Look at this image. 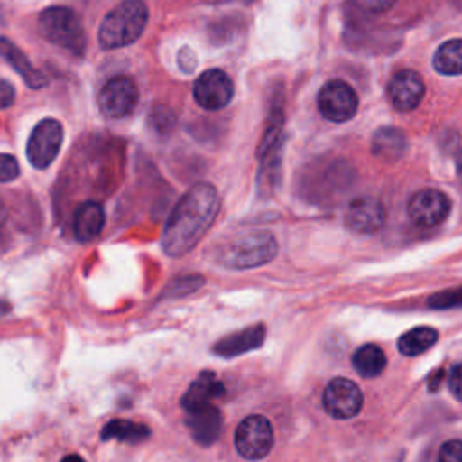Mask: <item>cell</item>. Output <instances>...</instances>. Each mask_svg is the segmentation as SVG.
<instances>
[{"label": "cell", "mask_w": 462, "mask_h": 462, "mask_svg": "<svg viewBox=\"0 0 462 462\" xmlns=\"http://www.w3.org/2000/svg\"><path fill=\"white\" fill-rule=\"evenodd\" d=\"M14 97H16L14 87L7 79L0 78V110L9 108L14 103Z\"/></svg>", "instance_id": "f1b7e54d"}, {"label": "cell", "mask_w": 462, "mask_h": 462, "mask_svg": "<svg viewBox=\"0 0 462 462\" xmlns=\"http://www.w3.org/2000/svg\"><path fill=\"white\" fill-rule=\"evenodd\" d=\"M0 58L13 67V70L25 81L29 88L36 90L49 83L47 76L29 61L27 54L5 36H0Z\"/></svg>", "instance_id": "9a60e30c"}, {"label": "cell", "mask_w": 462, "mask_h": 462, "mask_svg": "<svg viewBox=\"0 0 462 462\" xmlns=\"http://www.w3.org/2000/svg\"><path fill=\"white\" fill-rule=\"evenodd\" d=\"M273 444V426L263 415H247L235 430V448L245 460H260L267 457Z\"/></svg>", "instance_id": "8992f818"}, {"label": "cell", "mask_w": 462, "mask_h": 462, "mask_svg": "<svg viewBox=\"0 0 462 462\" xmlns=\"http://www.w3.org/2000/svg\"><path fill=\"white\" fill-rule=\"evenodd\" d=\"M150 437V428L141 424V422H134L128 419H112L110 422H106L101 430V439L103 440H123L128 444H135V442H143Z\"/></svg>", "instance_id": "44dd1931"}, {"label": "cell", "mask_w": 462, "mask_h": 462, "mask_svg": "<svg viewBox=\"0 0 462 462\" xmlns=\"http://www.w3.org/2000/svg\"><path fill=\"white\" fill-rule=\"evenodd\" d=\"M448 384H449V390L451 393L462 401V363L455 365L448 375Z\"/></svg>", "instance_id": "83f0119b"}, {"label": "cell", "mask_w": 462, "mask_h": 462, "mask_svg": "<svg viewBox=\"0 0 462 462\" xmlns=\"http://www.w3.org/2000/svg\"><path fill=\"white\" fill-rule=\"evenodd\" d=\"M278 253V242L269 231H251L226 242L217 253V263L226 269H254L269 263Z\"/></svg>", "instance_id": "3957f363"}, {"label": "cell", "mask_w": 462, "mask_h": 462, "mask_svg": "<svg viewBox=\"0 0 462 462\" xmlns=\"http://www.w3.org/2000/svg\"><path fill=\"white\" fill-rule=\"evenodd\" d=\"M352 365L361 377H375L384 370L386 356L381 350V346L368 343L356 350L352 357Z\"/></svg>", "instance_id": "603a6c76"}, {"label": "cell", "mask_w": 462, "mask_h": 462, "mask_svg": "<svg viewBox=\"0 0 462 462\" xmlns=\"http://www.w3.org/2000/svg\"><path fill=\"white\" fill-rule=\"evenodd\" d=\"M437 339H439V332L433 327H415L399 337L397 348L402 356L411 357L430 350L437 343Z\"/></svg>", "instance_id": "7402d4cb"}, {"label": "cell", "mask_w": 462, "mask_h": 462, "mask_svg": "<svg viewBox=\"0 0 462 462\" xmlns=\"http://www.w3.org/2000/svg\"><path fill=\"white\" fill-rule=\"evenodd\" d=\"M426 85L419 72L402 69L395 72L388 83V99L399 112H410L417 108L424 97Z\"/></svg>", "instance_id": "7c38bea8"}, {"label": "cell", "mask_w": 462, "mask_h": 462, "mask_svg": "<svg viewBox=\"0 0 462 462\" xmlns=\"http://www.w3.org/2000/svg\"><path fill=\"white\" fill-rule=\"evenodd\" d=\"M179 67L184 72H191L197 67V56H195V52L189 47H182L179 51Z\"/></svg>", "instance_id": "4dcf8cb0"}, {"label": "cell", "mask_w": 462, "mask_h": 462, "mask_svg": "<svg viewBox=\"0 0 462 462\" xmlns=\"http://www.w3.org/2000/svg\"><path fill=\"white\" fill-rule=\"evenodd\" d=\"M186 426L195 442L211 446L222 433V413L215 404H204L186 411Z\"/></svg>", "instance_id": "5bb4252c"}, {"label": "cell", "mask_w": 462, "mask_h": 462, "mask_svg": "<svg viewBox=\"0 0 462 462\" xmlns=\"http://www.w3.org/2000/svg\"><path fill=\"white\" fill-rule=\"evenodd\" d=\"M63 144V125L54 117L40 119L27 139L25 155L32 168L45 170L58 157Z\"/></svg>", "instance_id": "5b68a950"}, {"label": "cell", "mask_w": 462, "mask_h": 462, "mask_svg": "<svg viewBox=\"0 0 462 462\" xmlns=\"http://www.w3.org/2000/svg\"><path fill=\"white\" fill-rule=\"evenodd\" d=\"M105 226V209L96 200H85L74 213V236L79 242H92Z\"/></svg>", "instance_id": "ac0fdd59"}, {"label": "cell", "mask_w": 462, "mask_h": 462, "mask_svg": "<svg viewBox=\"0 0 462 462\" xmlns=\"http://www.w3.org/2000/svg\"><path fill=\"white\" fill-rule=\"evenodd\" d=\"M384 218V206L381 204V200L370 195L356 197L354 200H350L345 213L346 227L356 233H375L383 227Z\"/></svg>", "instance_id": "4fadbf2b"}, {"label": "cell", "mask_w": 462, "mask_h": 462, "mask_svg": "<svg viewBox=\"0 0 462 462\" xmlns=\"http://www.w3.org/2000/svg\"><path fill=\"white\" fill-rule=\"evenodd\" d=\"M204 283V278L200 274H184L175 278L164 294L168 296H184L189 292H195Z\"/></svg>", "instance_id": "cb8c5ba5"}, {"label": "cell", "mask_w": 462, "mask_h": 462, "mask_svg": "<svg viewBox=\"0 0 462 462\" xmlns=\"http://www.w3.org/2000/svg\"><path fill=\"white\" fill-rule=\"evenodd\" d=\"M428 305H430L431 309H453V307H462V287L449 289V291H442V292H437V294L430 296Z\"/></svg>", "instance_id": "d4e9b609"}, {"label": "cell", "mask_w": 462, "mask_h": 462, "mask_svg": "<svg viewBox=\"0 0 462 462\" xmlns=\"http://www.w3.org/2000/svg\"><path fill=\"white\" fill-rule=\"evenodd\" d=\"M457 168H458V173L462 175V150H460V153L457 157Z\"/></svg>", "instance_id": "d6a6232c"}, {"label": "cell", "mask_w": 462, "mask_h": 462, "mask_svg": "<svg viewBox=\"0 0 462 462\" xmlns=\"http://www.w3.org/2000/svg\"><path fill=\"white\" fill-rule=\"evenodd\" d=\"M449 209L451 200L448 199V195L433 188L415 191L406 204L410 220L420 227H433L442 224L448 218Z\"/></svg>", "instance_id": "9c48e42d"}, {"label": "cell", "mask_w": 462, "mask_h": 462, "mask_svg": "<svg viewBox=\"0 0 462 462\" xmlns=\"http://www.w3.org/2000/svg\"><path fill=\"white\" fill-rule=\"evenodd\" d=\"M220 211V195L209 182L191 186L171 209L161 245L171 258L188 254L209 231Z\"/></svg>", "instance_id": "6da1fadb"}, {"label": "cell", "mask_w": 462, "mask_h": 462, "mask_svg": "<svg viewBox=\"0 0 462 462\" xmlns=\"http://www.w3.org/2000/svg\"><path fill=\"white\" fill-rule=\"evenodd\" d=\"M408 150V137L401 128L381 126L372 137V153L386 162L399 161Z\"/></svg>", "instance_id": "e0dca14e"}, {"label": "cell", "mask_w": 462, "mask_h": 462, "mask_svg": "<svg viewBox=\"0 0 462 462\" xmlns=\"http://www.w3.org/2000/svg\"><path fill=\"white\" fill-rule=\"evenodd\" d=\"M263 339H265L263 325H253L217 341L213 346V352L220 357H235L258 348L263 343Z\"/></svg>", "instance_id": "2e32d148"}, {"label": "cell", "mask_w": 462, "mask_h": 462, "mask_svg": "<svg viewBox=\"0 0 462 462\" xmlns=\"http://www.w3.org/2000/svg\"><path fill=\"white\" fill-rule=\"evenodd\" d=\"M318 110L332 123H345L357 112L359 99L356 90L343 79L327 81L318 92Z\"/></svg>", "instance_id": "ba28073f"}, {"label": "cell", "mask_w": 462, "mask_h": 462, "mask_svg": "<svg viewBox=\"0 0 462 462\" xmlns=\"http://www.w3.org/2000/svg\"><path fill=\"white\" fill-rule=\"evenodd\" d=\"M356 4L365 11L383 13V11H388L395 4V0H356Z\"/></svg>", "instance_id": "f546056e"}, {"label": "cell", "mask_w": 462, "mask_h": 462, "mask_svg": "<svg viewBox=\"0 0 462 462\" xmlns=\"http://www.w3.org/2000/svg\"><path fill=\"white\" fill-rule=\"evenodd\" d=\"M20 175L18 161L9 153H0V182H11Z\"/></svg>", "instance_id": "484cf974"}, {"label": "cell", "mask_w": 462, "mask_h": 462, "mask_svg": "<svg viewBox=\"0 0 462 462\" xmlns=\"http://www.w3.org/2000/svg\"><path fill=\"white\" fill-rule=\"evenodd\" d=\"M148 5L143 0H123L99 23L97 42L105 51L126 47L139 40L148 23Z\"/></svg>", "instance_id": "7a4b0ae2"}, {"label": "cell", "mask_w": 462, "mask_h": 462, "mask_svg": "<svg viewBox=\"0 0 462 462\" xmlns=\"http://www.w3.org/2000/svg\"><path fill=\"white\" fill-rule=\"evenodd\" d=\"M233 94V79L222 69H208L193 83V99L204 110H220L227 106Z\"/></svg>", "instance_id": "30bf717a"}, {"label": "cell", "mask_w": 462, "mask_h": 462, "mask_svg": "<svg viewBox=\"0 0 462 462\" xmlns=\"http://www.w3.org/2000/svg\"><path fill=\"white\" fill-rule=\"evenodd\" d=\"M61 462H85V458H83V457H79V455H76V453H70V455L63 457V458H61Z\"/></svg>", "instance_id": "1f68e13d"}, {"label": "cell", "mask_w": 462, "mask_h": 462, "mask_svg": "<svg viewBox=\"0 0 462 462\" xmlns=\"http://www.w3.org/2000/svg\"><path fill=\"white\" fill-rule=\"evenodd\" d=\"M38 31L52 45L83 56L87 47L85 29L74 9L65 5H49L38 14Z\"/></svg>", "instance_id": "277c9868"}, {"label": "cell", "mask_w": 462, "mask_h": 462, "mask_svg": "<svg viewBox=\"0 0 462 462\" xmlns=\"http://www.w3.org/2000/svg\"><path fill=\"white\" fill-rule=\"evenodd\" d=\"M139 101V88L130 76L110 78L97 94V105L103 116L108 119L128 117Z\"/></svg>", "instance_id": "52a82bcc"}, {"label": "cell", "mask_w": 462, "mask_h": 462, "mask_svg": "<svg viewBox=\"0 0 462 462\" xmlns=\"http://www.w3.org/2000/svg\"><path fill=\"white\" fill-rule=\"evenodd\" d=\"M433 69L444 76L462 74V38H453L439 45L431 58Z\"/></svg>", "instance_id": "ffe728a7"}, {"label": "cell", "mask_w": 462, "mask_h": 462, "mask_svg": "<svg viewBox=\"0 0 462 462\" xmlns=\"http://www.w3.org/2000/svg\"><path fill=\"white\" fill-rule=\"evenodd\" d=\"M323 408L334 419H352L363 408V393L354 381L336 377L323 390Z\"/></svg>", "instance_id": "8fae6325"}, {"label": "cell", "mask_w": 462, "mask_h": 462, "mask_svg": "<svg viewBox=\"0 0 462 462\" xmlns=\"http://www.w3.org/2000/svg\"><path fill=\"white\" fill-rule=\"evenodd\" d=\"M224 395V384L213 372H202L199 377L188 386L186 393L180 399V404L186 411L209 404L213 399Z\"/></svg>", "instance_id": "d6986e66"}, {"label": "cell", "mask_w": 462, "mask_h": 462, "mask_svg": "<svg viewBox=\"0 0 462 462\" xmlns=\"http://www.w3.org/2000/svg\"><path fill=\"white\" fill-rule=\"evenodd\" d=\"M439 462H462V440L453 439L439 449Z\"/></svg>", "instance_id": "4316f807"}]
</instances>
